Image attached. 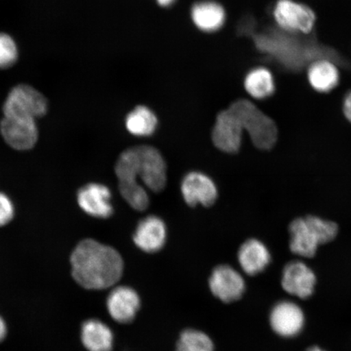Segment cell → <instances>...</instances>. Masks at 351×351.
<instances>
[{
  "label": "cell",
  "instance_id": "5bb4252c",
  "mask_svg": "<svg viewBox=\"0 0 351 351\" xmlns=\"http://www.w3.org/2000/svg\"><path fill=\"white\" fill-rule=\"evenodd\" d=\"M107 307L110 315L116 322L130 323L137 315L140 307V298L133 289L127 287H117L110 293Z\"/></svg>",
  "mask_w": 351,
  "mask_h": 351
},
{
  "label": "cell",
  "instance_id": "484cf974",
  "mask_svg": "<svg viewBox=\"0 0 351 351\" xmlns=\"http://www.w3.org/2000/svg\"><path fill=\"white\" fill-rule=\"evenodd\" d=\"M7 335V326L3 319L0 317V342H1Z\"/></svg>",
  "mask_w": 351,
  "mask_h": 351
},
{
  "label": "cell",
  "instance_id": "d6986e66",
  "mask_svg": "<svg viewBox=\"0 0 351 351\" xmlns=\"http://www.w3.org/2000/svg\"><path fill=\"white\" fill-rule=\"evenodd\" d=\"M81 339L89 351H111L112 349V332L99 319H88L82 324Z\"/></svg>",
  "mask_w": 351,
  "mask_h": 351
},
{
  "label": "cell",
  "instance_id": "603a6c76",
  "mask_svg": "<svg viewBox=\"0 0 351 351\" xmlns=\"http://www.w3.org/2000/svg\"><path fill=\"white\" fill-rule=\"evenodd\" d=\"M19 57L17 44L11 35L0 32V69L12 67Z\"/></svg>",
  "mask_w": 351,
  "mask_h": 351
},
{
  "label": "cell",
  "instance_id": "83f0119b",
  "mask_svg": "<svg viewBox=\"0 0 351 351\" xmlns=\"http://www.w3.org/2000/svg\"><path fill=\"white\" fill-rule=\"evenodd\" d=\"M306 351H324L322 349H320L319 348H317V346H314V348H311L309 350H307Z\"/></svg>",
  "mask_w": 351,
  "mask_h": 351
},
{
  "label": "cell",
  "instance_id": "e0dca14e",
  "mask_svg": "<svg viewBox=\"0 0 351 351\" xmlns=\"http://www.w3.org/2000/svg\"><path fill=\"white\" fill-rule=\"evenodd\" d=\"M307 78L311 87L319 93H328L339 85V70L328 59H317L309 65Z\"/></svg>",
  "mask_w": 351,
  "mask_h": 351
},
{
  "label": "cell",
  "instance_id": "7c38bea8",
  "mask_svg": "<svg viewBox=\"0 0 351 351\" xmlns=\"http://www.w3.org/2000/svg\"><path fill=\"white\" fill-rule=\"evenodd\" d=\"M112 194L107 186L90 183L77 194V203L84 212L96 218H108L113 213Z\"/></svg>",
  "mask_w": 351,
  "mask_h": 351
},
{
  "label": "cell",
  "instance_id": "ffe728a7",
  "mask_svg": "<svg viewBox=\"0 0 351 351\" xmlns=\"http://www.w3.org/2000/svg\"><path fill=\"white\" fill-rule=\"evenodd\" d=\"M244 87L247 93L254 99H265L275 92V80L273 73L265 67L254 68L244 79Z\"/></svg>",
  "mask_w": 351,
  "mask_h": 351
},
{
  "label": "cell",
  "instance_id": "d4e9b609",
  "mask_svg": "<svg viewBox=\"0 0 351 351\" xmlns=\"http://www.w3.org/2000/svg\"><path fill=\"white\" fill-rule=\"evenodd\" d=\"M343 112L346 119L351 123V91L346 95L344 99Z\"/></svg>",
  "mask_w": 351,
  "mask_h": 351
},
{
  "label": "cell",
  "instance_id": "ba28073f",
  "mask_svg": "<svg viewBox=\"0 0 351 351\" xmlns=\"http://www.w3.org/2000/svg\"><path fill=\"white\" fill-rule=\"evenodd\" d=\"M181 189L184 200L191 207L197 204L210 207L216 202L218 195L213 180L199 172L188 173L182 180Z\"/></svg>",
  "mask_w": 351,
  "mask_h": 351
},
{
  "label": "cell",
  "instance_id": "9a60e30c",
  "mask_svg": "<svg viewBox=\"0 0 351 351\" xmlns=\"http://www.w3.org/2000/svg\"><path fill=\"white\" fill-rule=\"evenodd\" d=\"M167 231L165 223L156 216H150L138 223L134 241L142 251L155 253L164 247Z\"/></svg>",
  "mask_w": 351,
  "mask_h": 351
},
{
  "label": "cell",
  "instance_id": "9c48e42d",
  "mask_svg": "<svg viewBox=\"0 0 351 351\" xmlns=\"http://www.w3.org/2000/svg\"><path fill=\"white\" fill-rule=\"evenodd\" d=\"M209 285L215 296L225 302L239 300L245 291V282L238 271L227 265L215 269Z\"/></svg>",
  "mask_w": 351,
  "mask_h": 351
},
{
  "label": "cell",
  "instance_id": "277c9868",
  "mask_svg": "<svg viewBox=\"0 0 351 351\" xmlns=\"http://www.w3.org/2000/svg\"><path fill=\"white\" fill-rule=\"evenodd\" d=\"M228 109L239 123L241 129L247 132L254 146L261 150H270L275 146L278 138V127L252 101L237 100Z\"/></svg>",
  "mask_w": 351,
  "mask_h": 351
},
{
  "label": "cell",
  "instance_id": "4316f807",
  "mask_svg": "<svg viewBox=\"0 0 351 351\" xmlns=\"http://www.w3.org/2000/svg\"><path fill=\"white\" fill-rule=\"evenodd\" d=\"M158 4L161 7H170L176 2V0H156Z\"/></svg>",
  "mask_w": 351,
  "mask_h": 351
},
{
  "label": "cell",
  "instance_id": "5b68a950",
  "mask_svg": "<svg viewBox=\"0 0 351 351\" xmlns=\"http://www.w3.org/2000/svg\"><path fill=\"white\" fill-rule=\"evenodd\" d=\"M48 110L47 100L32 86L19 84L12 88L3 104L4 117L34 120L42 117Z\"/></svg>",
  "mask_w": 351,
  "mask_h": 351
},
{
  "label": "cell",
  "instance_id": "2e32d148",
  "mask_svg": "<svg viewBox=\"0 0 351 351\" xmlns=\"http://www.w3.org/2000/svg\"><path fill=\"white\" fill-rule=\"evenodd\" d=\"M191 17L193 23L200 32L215 33L225 25L226 12L221 3L213 0H204L192 6Z\"/></svg>",
  "mask_w": 351,
  "mask_h": 351
},
{
  "label": "cell",
  "instance_id": "8fae6325",
  "mask_svg": "<svg viewBox=\"0 0 351 351\" xmlns=\"http://www.w3.org/2000/svg\"><path fill=\"white\" fill-rule=\"evenodd\" d=\"M243 131L229 109L219 113L213 131V141L219 150L226 153L239 151Z\"/></svg>",
  "mask_w": 351,
  "mask_h": 351
},
{
  "label": "cell",
  "instance_id": "7402d4cb",
  "mask_svg": "<svg viewBox=\"0 0 351 351\" xmlns=\"http://www.w3.org/2000/svg\"><path fill=\"white\" fill-rule=\"evenodd\" d=\"M176 351H214V346L205 333L188 329L180 337Z\"/></svg>",
  "mask_w": 351,
  "mask_h": 351
},
{
  "label": "cell",
  "instance_id": "7a4b0ae2",
  "mask_svg": "<svg viewBox=\"0 0 351 351\" xmlns=\"http://www.w3.org/2000/svg\"><path fill=\"white\" fill-rule=\"evenodd\" d=\"M70 263L73 279L88 289L112 287L121 278L124 267L115 249L93 239L80 241L73 250Z\"/></svg>",
  "mask_w": 351,
  "mask_h": 351
},
{
  "label": "cell",
  "instance_id": "6da1fadb",
  "mask_svg": "<svg viewBox=\"0 0 351 351\" xmlns=\"http://www.w3.org/2000/svg\"><path fill=\"white\" fill-rule=\"evenodd\" d=\"M115 172L122 197L140 212L146 210L150 202L140 182L153 192L163 191L167 183L165 161L152 147H134L123 152L118 158Z\"/></svg>",
  "mask_w": 351,
  "mask_h": 351
},
{
  "label": "cell",
  "instance_id": "52a82bcc",
  "mask_svg": "<svg viewBox=\"0 0 351 351\" xmlns=\"http://www.w3.org/2000/svg\"><path fill=\"white\" fill-rule=\"evenodd\" d=\"M0 132L8 146L17 151L30 150L38 142L36 121L3 117Z\"/></svg>",
  "mask_w": 351,
  "mask_h": 351
},
{
  "label": "cell",
  "instance_id": "8992f818",
  "mask_svg": "<svg viewBox=\"0 0 351 351\" xmlns=\"http://www.w3.org/2000/svg\"><path fill=\"white\" fill-rule=\"evenodd\" d=\"M273 15L280 29L292 34H310L317 21L311 8L293 0H278Z\"/></svg>",
  "mask_w": 351,
  "mask_h": 351
},
{
  "label": "cell",
  "instance_id": "30bf717a",
  "mask_svg": "<svg viewBox=\"0 0 351 351\" xmlns=\"http://www.w3.org/2000/svg\"><path fill=\"white\" fill-rule=\"evenodd\" d=\"M317 282L313 271L304 263L293 261L285 267L282 285L289 295L307 298L313 295Z\"/></svg>",
  "mask_w": 351,
  "mask_h": 351
},
{
  "label": "cell",
  "instance_id": "cb8c5ba5",
  "mask_svg": "<svg viewBox=\"0 0 351 351\" xmlns=\"http://www.w3.org/2000/svg\"><path fill=\"white\" fill-rule=\"evenodd\" d=\"M14 217V207L6 195L0 192V227L6 226Z\"/></svg>",
  "mask_w": 351,
  "mask_h": 351
},
{
  "label": "cell",
  "instance_id": "ac0fdd59",
  "mask_svg": "<svg viewBox=\"0 0 351 351\" xmlns=\"http://www.w3.org/2000/svg\"><path fill=\"white\" fill-rule=\"evenodd\" d=\"M239 261L245 273L256 275L265 270L271 261V256L266 245L256 239H250L241 245Z\"/></svg>",
  "mask_w": 351,
  "mask_h": 351
},
{
  "label": "cell",
  "instance_id": "44dd1931",
  "mask_svg": "<svg viewBox=\"0 0 351 351\" xmlns=\"http://www.w3.org/2000/svg\"><path fill=\"white\" fill-rule=\"evenodd\" d=\"M158 120L156 114L146 106L136 107L125 119L127 130L137 137H147L156 131Z\"/></svg>",
  "mask_w": 351,
  "mask_h": 351
},
{
  "label": "cell",
  "instance_id": "4fadbf2b",
  "mask_svg": "<svg viewBox=\"0 0 351 351\" xmlns=\"http://www.w3.org/2000/svg\"><path fill=\"white\" fill-rule=\"evenodd\" d=\"M270 324L275 332L280 336L295 337L304 328V315L297 304L292 302L282 301L271 311Z\"/></svg>",
  "mask_w": 351,
  "mask_h": 351
},
{
  "label": "cell",
  "instance_id": "3957f363",
  "mask_svg": "<svg viewBox=\"0 0 351 351\" xmlns=\"http://www.w3.org/2000/svg\"><path fill=\"white\" fill-rule=\"evenodd\" d=\"M339 232L337 223L314 216L298 218L289 226V248L298 256L313 258L319 245L335 239Z\"/></svg>",
  "mask_w": 351,
  "mask_h": 351
}]
</instances>
